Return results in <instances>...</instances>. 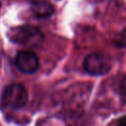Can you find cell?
I'll return each instance as SVG.
<instances>
[{
  "mask_svg": "<svg viewBox=\"0 0 126 126\" xmlns=\"http://www.w3.org/2000/svg\"><path fill=\"white\" fill-rule=\"evenodd\" d=\"M8 37L11 41L24 46H37L41 43L43 34L36 27L23 25L11 28L8 32Z\"/></svg>",
  "mask_w": 126,
  "mask_h": 126,
  "instance_id": "6da1fadb",
  "label": "cell"
},
{
  "mask_svg": "<svg viewBox=\"0 0 126 126\" xmlns=\"http://www.w3.org/2000/svg\"><path fill=\"white\" fill-rule=\"evenodd\" d=\"M28 91L25 86L19 83H14L4 88L1 94L0 102L4 107L19 109L26 105V103L28 102Z\"/></svg>",
  "mask_w": 126,
  "mask_h": 126,
  "instance_id": "7a4b0ae2",
  "label": "cell"
},
{
  "mask_svg": "<svg viewBox=\"0 0 126 126\" xmlns=\"http://www.w3.org/2000/svg\"><path fill=\"white\" fill-rule=\"evenodd\" d=\"M83 67L87 73L94 76H100L106 74L110 70L111 63L105 55L98 52H93L86 56Z\"/></svg>",
  "mask_w": 126,
  "mask_h": 126,
  "instance_id": "3957f363",
  "label": "cell"
},
{
  "mask_svg": "<svg viewBox=\"0 0 126 126\" xmlns=\"http://www.w3.org/2000/svg\"><path fill=\"white\" fill-rule=\"evenodd\" d=\"M15 65L21 72L32 74L37 71L39 67V60L32 51L22 50L19 51L15 57Z\"/></svg>",
  "mask_w": 126,
  "mask_h": 126,
  "instance_id": "277c9868",
  "label": "cell"
},
{
  "mask_svg": "<svg viewBox=\"0 0 126 126\" xmlns=\"http://www.w3.org/2000/svg\"><path fill=\"white\" fill-rule=\"evenodd\" d=\"M31 9L33 15L39 19L49 18L54 13V7L47 1L34 0L31 3Z\"/></svg>",
  "mask_w": 126,
  "mask_h": 126,
  "instance_id": "5b68a950",
  "label": "cell"
},
{
  "mask_svg": "<svg viewBox=\"0 0 126 126\" xmlns=\"http://www.w3.org/2000/svg\"><path fill=\"white\" fill-rule=\"evenodd\" d=\"M115 45L119 47H124L126 46V29L120 32V34L117 36V38L114 41Z\"/></svg>",
  "mask_w": 126,
  "mask_h": 126,
  "instance_id": "8992f818",
  "label": "cell"
},
{
  "mask_svg": "<svg viewBox=\"0 0 126 126\" xmlns=\"http://www.w3.org/2000/svg\"><path fill=\"white\" fill-rule=\"evenodd\" d=\"M120 90H121V93L126 96V75L120 81Z\"/></svg>",
  "mask_w": 126,
  "mask_h": 126,
  "instance_id": "52a82bcc",
  "label": "cell"
},
{
  "mask_svg": "<svg viewBox=\"0 0 126 126\" xmlns=\"http://www.w3.org/2000/svg\"><path fill=\"white\" fill-rule=\"evenodd\" d=\"M116 126H126V115L119 117L115 123Z\"/></svg>",
  "mask_w": 126,
  "mask_h": 126,
  "instance_id": "ba28073f",
  "label": "cell"
}]
</instances>
